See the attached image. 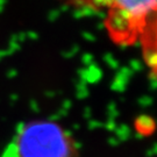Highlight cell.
Segmentation results:
<instances>
[{
	"label": "cell",
	"mask_w": 157,
	"mask_h": 157,
	"mask_svg": "<svg viewBox=\"0 0 157 157\" xmlns=\"http://www.w3.org/2000/svg\"><path fill=\"white\" fill-rule=\"evenodd\" d=\"M107 32L118 44H133L140 39L144 59L157 76V1L108 2Z\"/></svg>",
	"instance_id": "6da1fadb"
},
{
	"label": "cell",
	"mask_w": 157,
	"mask_h": 157,
	"mask_svg": "<svg viewBox=\"0 0 157 157\" xmlns=\"http://www.w3.org/2000/svg\"><path fill=\"white\" fill-rule=\"evenodd\" d=\"M17 157H78V146L62 124L34 119L21 124L14 139Z\"/></svg>",
	"instance_id": "7a4b0ae2"
}]
</instances>
